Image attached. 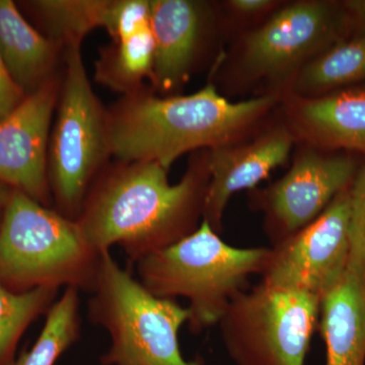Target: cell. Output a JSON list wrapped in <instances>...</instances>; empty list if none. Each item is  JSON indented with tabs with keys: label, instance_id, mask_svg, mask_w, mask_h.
<instances>
[{
	"label": "cell",
	"instance_id": "cell-1",
	"mask_svg": "<svg viewBox=\"0 0 365 365\" xmlns=\"http://www.w3.org/2000/svg\"><path fill=\"white\" fill-rule=\"evenodd\" d=\"M155 162L114 160L93 182L79 213V230L98 253L118 245L131 264L193 234L203 217L207 153L191 160L181 181Z\"/></svg>",
	"mask_w": 365,
	"mask_h": 365
},
{
	"label": "cell",
	"instance_id": "cell-2",
	"mask_svg": "<svg viewBox=\"0 0 365 365\" xmlns=\"http://www.w3.org/2000/svg\"><path fill=\"white\" fill-rule=\"evenodd\" d=\"M275 96L232 103L207 85L191 95L158 97L150 88L106 109L112 158L155 162L169 170L189 151L232 144L275 104Z\"/></svg>",
	"mask_w": 365,
	"mask_h": 365
},
{
	"label": "cell",
	"instance_id": "cell-3",
	"mask_svg": "<svg viewBox=\"0 0 365 365\" xmlns=\"http://www.w3.org/2000/svg\"><path fill=\"white\" fill-rule=\"evenodd\" d=\"M270 254V248L230 246L202 220L193 234L134 265L137 279L155 297L189 300V329L199 333L220 323L250 276L263 272Z\"/></svg>",
	"mask_w": 365,
	"mask_h": 365
},
{
	"label": "cell",
	"instance_id": "cell-4",
	"mask_svg": "<svg viewBox=\"0 0 365 365\" xmlns=\"http://www.w3.org/2000/svg\"><path fill=\"white\" fill-rule=\"evenodd\" d=\"M101 253L78 222L14 190L0 220V283L16 294L37 288L93 290Z\"/></svg>",
	"mask_w": 365,
	"mask_h": 365
},
{
	"label": "cell",
	"instance_id": "cell-5",
	"mask_svg": "<svg viewBox=\"0 0 365 365\" xmlns=\"http://www.w3.org/2000/svg\"><path fill=\"white\" fill-rule=\"evenodd\" d=\"M91 294L88 319L111 340L101 364L204 365L201 359H185L180 349V329L189 322L188 307L151 294L110 251L100 255Z\"/></svg>",
	"mask_w": 365,
	"mask_h": 365
},
{
	"label": "cell",
	"instance_id": "cell-6",
	"mask_svg": "<svg viewBox=\"0 0 365 365\" xmlns=\"http://www.w3.org/2000/svg\"><path fill=\"white\" fill-rule=\"evenodd\" d=\"M106 109L86 73L81 45L66 48L48 146V179L52 208L69 220H78L91 185L111 162Z\"/></svg>",
	"mask_w": 365,
	"mask_h": 365
},
{
	"label": "cell",
	"instance_id": "cell-7",
	"mask_svg": "<svg viewBox=\"0 0 365 365\" xmlns=\"http://www.w3.org/2000/svg\"><path fill=\"white\" fill-rule=\"evenodd\" d=\"M321 302L263 283L242 292L217 324L228 356L235 365H304Z\"/></svg>",
	"mask_w": 365,
	"mask_h": 365
},
{
	"label": "cell",
	"instance_id": "cell-8",
	"mask_svg": "<svg viewBox=\"0 0 365 365\" xmlns=\"http://www.w3.org/2000/svg\"><path fill=\"white\" fill-rule=\"evenodd\" d=\"M349 189L316 220L271 249L263 284L322 300L344 279L350 256Z\"/></svg>",
	"mask_w": 365,
	"mask_h": 365
},
{
	"label": "cell",
	"instance_id": "cell-9",
	"mask_svg": "<svg viewBox=\"0 0 365 365\" xmlns=\"http://www.w3.org/2000/svg\"><path fill=\"white\" fill-rule=\"evenodd\" d=\"M344 25V14L329 2L290 4L247 38L244 66L256 78L282 76L336 42Z\"/></svg>",
	"mask_w": 365,
	"mask_h": 365
},
{
	"label": "cell",
	"instance_id": "cell-10",
	"mask_svg": "<svg viewBox=\"0 0 365 365\" xmlns=\"http://www.w3.org/2000/svg\"><path fill=\"white\" fill-rule=\"evenodd\" d=\"M61 83L62 71L0 120V182L51 208L48 146Z\"/></svg>",
	"mask_w": 365,
	"mask_h": 365
},
{
	"label": "cell",
	"instance_id": "cell-11",
	"mask_svg": "<svg viewBox=\"0 0 365 365\" xmlns=\"http://www.w3.org/2000/svg\"><path fill=\"white\" fill-rule=\"evenodd\" d=\"M351 158L324 157L307 151L267 192V212L274 245L316 220L334 199L351 187L356 176Z\"/></svg>",
	"mask_w": 365,
	"mask_h": 365
},
{
	"label": "cell",
	"instance_id": "cell-12",
	"mask_svg": "<svg viewBox=\"0 0 365 365\" xmlns=\"http://www.w3.org/2000/svg\"><path fill=\"white\" fill-rule=\"evenodd\" d=\"M294 143L287 129L278 128L242 145L218 146L207 153L209 182L202 220L215 232L222 230L223 212L230 197L252 189L287 163Z\"/></svg>",
	"mask_w": 365,
	"mask_h": 365
},
{
	"label": "cell",
	"instance_id": "cell-13",
	"mask_svg": "<svg viewBox=\"0 0 365 365\" xmlns=\"http://www.w3.org/2000/svg\"><path fill=\"white\" fill-rule=\"evenodd\" d=\"M155 62L150 88L174 96L195 66L204 23L203 4L192 0H150Z\"/></svg>",
	"mask_w": 365,
	"mask_h": 365
},
{
	"label": "cell",
	"instance_id": "cell-14",
	"mask_svg": "<svg viewBox=\"0 0 365 365\" xmlns=\"http://www.w3.org/2000/svg\"><path fill=\"white\" fill-rule=\"evenodd\" d=\"M66 50L26 21L11 0H0V54L16 86L31 95L62 71Z\"/></svg>",
	"mask_w": 365,
	"mask_h": 365
},
{
	"label": "cell",
	"instance_id": "cell-15",
	"mask_svg": "<svg viewBox=\"0 0 365 365\" xmlns=\"http://www.w3.org/2000/svg\"><path fill=\"white\" fill-rule=\"evenodd\" d=\"M294 110L295 123L314 143L365 153V88L299 101Z\"/></svg>",
	"mask_w": 365,
	"mask_h": 365
},
{
	"label": "cell",
	"instance_id": "cell-16",
	"mask_svg": "<svg viewBox=\"0 0 365 365\" xmlns=\"http://www.w3.org/2000/svg\"><path fill=\"white\" fill-rule=\"evenodd\" d=\"M326 365H365V284L346 274L321 302Z\"/></svg>",
	"mask_w": 365,
	"mask_h": 365
},
{
	"label": "cell",
	"instance_id": "cell-17",
	"mask_svg": "<svg viewBox=\"0 0 365 365\" xmlns=\"http://www.w3.org/2000/svg\"><path fill=\"white\" fill-rule=\"evenodd\" d=\"M153 62L155 40L150 28L101 47L93 78L121 97L132 95L146 88L145 81H153Z\"/></svg>",
	"mask_w": 365,
	"mask_h": 365
},
{
	"label": "cell",
	"instance_id": "cell-18",
	"mask_svg": "<svg viewBox=\"0 0 365 365\" xmlns=\"http://www.w3.org/2000/svg\"><path fill=\"white\" fill-rule=\"evenodd\" d=\"M114 0H35L28 2L43 35L64 50L83 44L96 29H106Z\"/></svg>",
	"mask_w": 365,
	"mask_h": 365
},
{
	"label": "cell",
	"instance_id": "cell-19",
	"mask_svg": "<svg viewBox=\"0 0 365 365\" xmlns=\"http://www.w3.org/2000/svg\"><path fill=\"white\" fill-rule=\"evenodd\" d=\"M365 81V37L336 43L304 64L295 88L318 93Z\"/></svg>",
	"mask_w": 365,
	"mask_h": 365
},
{
	"label": "cell",
	"instance_id": "cell-20",
	"mask_svg": "<svg viewBox=\"0 0 365 365\" xmlns=\"http://www.w3.org/2000/svg\"><path fill=\"white\" fill-rule=\"evenodd\" d=\"M79 290L68 287L46 314L42 332L29 351L11 365H55L81 338Z\"/></svg>",
	"mask_w": 365,
	"mask_h": 365
},
{
	"label": "cell",
	"instance_id": "cell-21",
	"mask_svg": "<svg viewBox=\"0 0 365 365\" xmlns=\"http://www.w3.org/2000/svg\"><path fill=\"white\" fill-rule=\"evenodd\" d=\"M56 288H37L16 292L0 283V365H11L21 336L58 299Z\"/></svg>",
	"mask_w": 365,
	"mask_h": 365
},
{
	"label": "cell",
	"instance_id": "cell-22",
	"mask_svg": "<svg viewBox=\"0 0 365 365\" xmlns=\"http://www.w3.org/2000/svg\"><path fill=\"white\" fill-rule=\"evenodd\" d=\"M350 195V256L347 273L365 284V163L357 172Z\"/></svg>",
	"mask_w": 365,
	"mask_h": 365
},
{
	"label": "cell",
	"instance_id": "cell-23",
	"mask_svg": "<svg viewBox=\"0 0 365 365\" xmlns=\"http://www.w3.org/2000/svg\"><path fill=\"white\" fill-rule=\"evenodd\" d=\"M150 0H114L105 30L119 42L150 29Z\"/></svg>",
	"mask_w": 365,
	"mask_h": 365
},
{
	"label": "cell",
	"instance_id": "cell-24",
	"mask_svg": "<svg viewBox=\"0 0 365 365\" xmlns=\"http://www.w3.org/2000/svg\"><path fill=\"white\" fill-rule=\"evenodd\" d=\"M26 97L25 93L9 76L0 54V120L9 116Z\"/></svg>",
	"mask_w": 365,
	"mask_h": 365
},
{
	"label": "cell",
	"instance_id": "cell-25",
	"mask_svg": "<svg viewBox=\"0 0 365 365\" xmlns=\"http://www.w3.org/2000/svg\"><path fill=\"white\" fill-rule=\"evenodd\" d=\"M275 2L270 0H232L228 2L230 6L237 13L253 14L262 13L270 9Z\"/></svg>",
	"mask_w": 365,
	"mask_h": 365
},
{
	"label": "cell",
	"instance_id": "cell-26",
	"mask_svg": "<svg viewBox=\"0 0 365 365\" xmlns=\"http://www.w3.org/2000/svg\"><path fill=\"white\" fill-rule=\"evenodd\" d=\"M345 7L348 11L365 21V0H351V1L345 2Z\"/></svg>",
	"mask_w": 365,
	"mask_h": 365
},
{
	"label": "cell",
	"instance_id": "cell-27",
	"mask_svg": "<svg viewBox=\"0 0 365 365\" xmlns=\"http://www.w3.org/2000/svg\"><path fill=\"white\" fill-rule=\"evenodd\" d=\"M13 191L14 189L9 187V185L0 182V212L4 211Z\"/></svg>",
	"mask_w": 365,
	"mask_h": 365
},
{
	"label": "cell",
	"instance_id": "cell-28",
	"mask_svg": "<svg viewBox=\"0 0 365 365\" xmlns=\"http://www.w3.org/2000/svg\"><path fill=\"white\" fill-rule=\"evenodd\" d=\"M1 213L2 212H0V220H1Z\"/></svg>",
	"mask_w": 365,
	"mask_h": 365
}]
</instances>
